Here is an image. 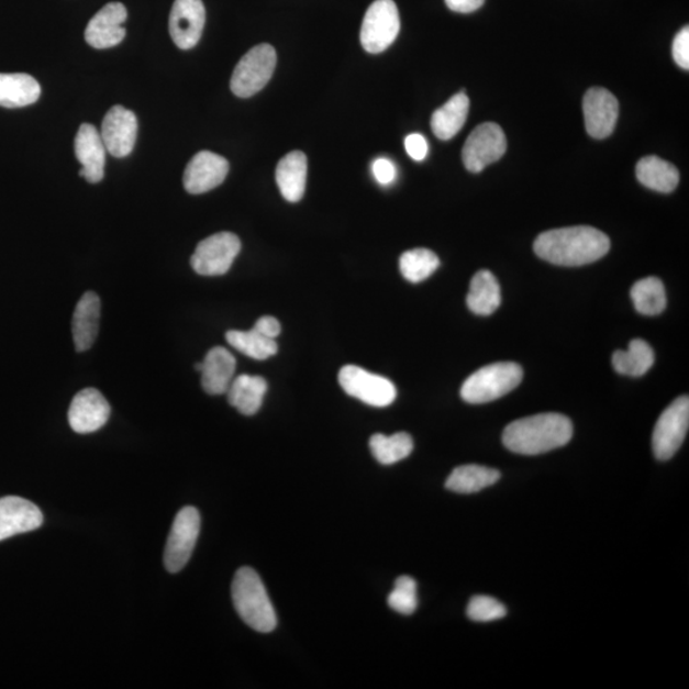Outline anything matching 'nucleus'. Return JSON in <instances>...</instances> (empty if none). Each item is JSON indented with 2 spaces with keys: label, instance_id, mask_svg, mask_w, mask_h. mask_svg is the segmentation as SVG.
Instances as JSON below:
<instances>
[{
  "label": "nucleus",
  "instance_id": "f257e3e1",
  "mask_svg": "<svg viewBox=\"0 0 689 689\" xmlns=\"http://www.w3.org/2000/svg\"><path fill=\"white\" fill-rule=\"evenodd\" d=\"M611 249V241L600 230L591 226H573L548 230L536 237L537 257L552 265L578 267L597 263Z\"/></svg>",
  "mask_w": 689,
  "mask_h": 689
},
{
  "label": "nucleus",
  "instance_id": "f03ea898",
  "mask_svg": "<svg viewBox=\"0 0 689 689\" xmlns=\"http://www.w3.org/2000/svg\"><path fill=\"white\" fill-rule=\"evenodd\" d=\"M573 435L574 426L567 416L546 413L522 418L507 425L502 440L511 453L535 456L566 446Z\"/></svg>",
  "mask_w": 689,
  "mask_h": 689
},
{
  "label": "nucleus",
  "instance_id": "7ed1b4c3",
  "mask_svg": "<svg viewBox=\"0 0 689 689\" xmlns=\"http://www.w3.org/2000/svg\"><path fill=\"white\" fill-rule=\"evenodd\" d=\"M232 598L237 614L252 630L269 633L276 629L277 616L274 605L255 569L249 567L237 569L232 585Z\"/></svg>",
  "mask_w": 689,
  "mask_h": 689
},
{
  "label": "nucleus",
  "instance_id": "20e7f679",
  "mask_svg": "<svg viewBox=\"0 0 689 689\" xmlns=\"http://www.w3.org/2000/svg\"><path fill=\"white\" fill-rule=\"evenodd\" d=\"M522 378L524 370L516 363L489 364L466 379L462 398L474 405L494 401L513 391Z\"/></svg>",
  "mask_w": 689,
  "mask_h": 689
},
{
  "label": "nucleus",
  "instance_id": "39448f33",
  "mask_svg": "<svg viewBox=\"0 0 689 689\" xmlns=\"http://www.w3.org/2000/svg\"><path fill=\"white\" fill-rule=\"evenodd\" d=\"M277 57L274 46L260 44L244 55L237 63L230 89L237 98H252L264 90L276 68Z\"/></svg>",
  "mask_w": 689,
  "mask_h": 689
},
{
  "label": "nucleus",
  "instance_id": "423d86ee",
  "mask_svg": "<svg viewBox=\"0 0 689 689\" xmlns=\"http://www.w3.org/2000/svg\"><path fill=\"white\" fill-rule=\"evenodd\" d=\"M401 21L393 0H376L364 15L360 42L364 51L379 54L388 49L400 33Z\"/></svg>",
  "mask_w": 689,
  "mask_h": 689
},
{
  "label": "nucleus",
  "instance_id": "0eeeda50",
  "mask_svg": "<svg viewBox=\"0 0 689 689\" xmlns=\"http://www.w3.org/2000/svg\"><path fill=\"white\" fill-rule=\"evenodd\" d=\"M200 530L201 516L195 507H185L178 512L164 553V564L169 573L177 574L186 567L192 557Z\"/></svg>",
  "mask_w": 689,
  "mask_h": 689
},
{
  "label": "nucleus",
  "instance_id": "6e6552de",
  "mask_svg": "<svg viewBox=\"0 0 689 689\" xmlns=\"http://www.w3.org/2000/svg\"><path fill=\"white\" fill-rule=\"evenodd\" d=\"M689 425V399L680 396L664 410L653 433V449L657 459L667 462L684 445Z\"/></svg>",
  "mask_w": 689,
  "mask_h": 689
},
{
  "label": "nucleus",
  "instance_id": "1a4fd4ad",
  "mask_svg": "<svg viewBox=\"0 0 689 689\" xmlns=\"http://www.w3.org/2000/svg\"><path fill=\"white\" fill-rule=\"evenodd\" d=\"M241 249V240L235 234L229 232L213 234L197 245L191 265L198 275H225L232 268Z\"/></svg>",
  "mask_w": 689,
  "mask_h": 689
},
{
  "label": "nucleus",
  "instance_id": "9d476101",
  "mask_svg": "<svg viewBox=\"0 0 689 689\" xmlns=\"http://www.w3.org/2000/svg\"><path fill=\"white\" fill-rule=\"evenodd\" d=\"M338 382L348 396L375 408L390 407L398 396L390 379L356 366H345L340 370Z\"/></svg>",
  "mask_w": 689,
  "mask_h": 689
},
{
  "label": "nucleus",
  "instance_id": "9b49d317",
  "mask_svg": "<svg viewBox=\"0 0 689 689\" xmlns=\"http://www.w3.org/2000/svg\"><path fill=\"white\" fill-rule=\"evenodd\" d=\"M507 149L504 132L496 123L480 124L466 140L463 149L465 168L470 173H480L488 165L501 158Z\"/></svg>",
  "mask_w": 689,
  "mask_h": 689
},
{
  "label": "nucleus",
  "instance_id": "f8f14e48",
  "mask_svg": "<svg viewBox=\"0 0 689 689\" xmlns=\"http://www.w3.org/2000/svg\"><path fill=\"white\" fill-rule=\"evenodd\" d=\"M586 131L592 138L604 140L614 132L620 104L614 95L603 87H592L586 92L584 102Z\"/></svg>",
  "mask_w": 689,
  "mask_h": 689
},
{
  "label": "nucleus",
  "instance_id": "ddd939ff",
  "mask_svg": "<svg viewBox=\"0 0 689 689\" xmlns=\"http://www.w3.org/2000/svg\"><path fill=\"white\" fill-rule=\"evenodd\" d=\"M138 133L137 116L132 110L115 105L109 110L101 126L107 152L118 158L131 155Z\"/></svg>",
  "mask_w": 689,
  "mask_h": 689
},
{
  "label": "nucleus",
  "instance_id": "4468645a",
  "mask_svg": "<svg viewBox=\"0 0 689 689\" xmlns=\"http://www.w3.org/2000/svg\"><path fill=\"white\" fill-rule=\"evenodd\" d=\"M205 22L202 0H176L174 2L169 31L173 42L181 51H189L200 42Z\"/></svg>",
  "mask_w": 689,
  "mask_h": 689
},
{
  "label": "nucleus",
  "instance_id": "2eb2a0df",
  "mask_svg": "<svg viewBox=\"0 0 689 689\" xmlns=\"http://www.w3.org/2000/svg\"><path fill=\"white\" fill-rule=\"evenodd\" d=\"M109 416V402L97 388H85L70 402L68 421L78 434L98 432L108 423Z\"/></svg>",
  "mask_w": 689,
  "mask_h": 689
},
{
  "label": "nucleus",
  "instance_id": "dca6fc26",
  "mask_svg": "<svg viewBox=\"0 0 689 689\" xmlns=\"http://www.w3.org/2000/svg\"><path fill=\"white\" fill-rule=\"evenodd\" d=\"M230 165L225 157L211 152H201L188 163L184 185L191 195H203L224 184Z\"/></svg>",
  "mask_w": 689,
  "mask_h": 689
},
{
  "label": "nucleus",
  "instance_id": "f3484780",
  "mask_svg": "<svg viewBox=\"0 0 689 689\" xmlns=\"http://www.w3.org/2000/svg\"><path fill=\"white\" fill-rule=\"evenodd\" d=\"M129 12L122 3H109L93 15L85 31L86 43L95 49H109L121 44L126 31L123 27Z\"/></svg>",
  "mask_w": 689,
  "mask_h": 689
},
{
  "label": "nucleus",
  "instance_id": "a211bd4d",
  "mask_svg": "<svg viewBox=\"0 0 689 689\" xmlns=\"http://www.w3.org/2000/svg\"><path fill=\"white\" fill-rule=\"evenodd\" d=\"M43 522V512L29 499L18 496L0 498V542L34 532Z\"/></svg>",
  "mask_w": 689,
  "mask_h": 689
},
{
  "label": "nucleus",
  "instance_id": "6ab92c4d",
  "mask_svg": "<svg viewBox=\"0 0 689 689\" xmlns=\"http://www.w3.org/2000/svg\"><path fill=\"white\" fill-rule=\"evenodd\" d=\"M75 153L82 169L79 177H84L89 184L97 185L104 179L107 147L98 129L85 123L79 126L75 140Z\"/></svg>",
  "mask_w": 689,
  "mask_h": 689
},
{
  "label": "nucleus",
  "instance_id": "aec40b11",
  "mask_svg": "<svg viewBox=\"0 0 689 689\" xmlns=\"http://www.w3.org/2000/svg\"><path fill=\"white\" fill-rule=\"evenodd\" d=\"M101 302L97 292L87 291L76 305L73 334L78 353L90 351L99 334Z\"/></svg>",
  "mask_w": 689,
  "mask_h": 689
},
{
  "label": "nucleus",
  "instance_id": "412c9836",
  "mask_svg": "<svg viewBox=\"0 0 689 689\" xmlns=\"http://www.w3.org/2000/svg\"><path fill=\"white\" fill-rule=\"evenodd\" d=\"M235 368L234 355L225 347L211 348L200 368L203 390L215 396L226 393L233 382Z\"/></svg>",
  "mask_w": 689,
  "mask_h": 689
},
{
  "label": "nucleus",
  "instance_id": "4be33fe9",
  "mask_svg": "<svg viewBox=\"0 0 689 689\" xmlns=\"http://www.w3.org/2000/svg\"><path fill=\"white\" fill-rule=\"evenodd\" d=\"M308 160L302 152L284 156L276 168V181L285 200L291 203L302 200L307 185Z\"/></svg>",
  "mask_w": 689,
  "mask_h": 689
},
{
  "label": "nucleus",
  "instance_id": "5701e85b",
  "mask_svg": "<svg viewBox=\"0 0 689 689\" xmlns=\"http://www.w3.org/2000/svg\"><path fill=\"white\" fill-rule=\"evenodd\" d=\"M267 392L266 379L258 376L242 375L233 379L227 390L230 405L241 414L252 416L258 413Z\"/></svg>",
  "mask_w": 689,
  "mask_h": 689
},
{
  "label": "nucleus",
  "instance_id": "b1692460",
  "mask_svg": "<svg viewBox=\"0 0 689 689\" xmlns=\"http://www.w3.org/2000/svg\"><path fill=\"white\" fill-rule=\"evenodd\" d=\"M470 100L465 91L456 93L432 115V131L442 141L453 140L463 130L469 115Z\"/></svg>",
  "mask_w": 689,
  "mask_h": 689
},
{
  "label": "nucleus",
  "instance_id": "393cba45",
  "mask_svg": "<svg viewBox=\"0 0 689 689\" xmlns=\"http://www.w3.org/2000/svg\"><path fill=\"white\" fill-rule=\"evenodd\" d=\"M42 87L25 74H0V107L23 108L35 104Z\"/></svg>",
  "mask_w": 689,
  "mask_h": 689
},
{
  "label": "nucleus",
  "instance_id": "a878e982",
  "mask_svg": "<svg viewBox=\"0 0 689 689\" xmlns=\"http://www.w3.org/2000/svg\"><path fill=\"white\" fill-rule=\"evenodd\" d=\"M501 302V287L496 276L487 269L475 274L466 298V304L470 311L478 315H490L497 311Z\"/></svg>",
  "mask_w": 689,
  "mask_h": 689
},
{
  "label": "nucleus",
  "instance_id": "bb28decb",
  "mask_svg": "<svg viewBox=\"0 0 689 689\" xmlns=\"http://www.w3.org/2000/svg\"><path fill=\"white\" fill-rule=\"evenodd\" d=\"M636 176L641 185L660 193L675 191L679 184L676 166L657 156L641 158L636 166Z\"/></svg>",
  "mask_w": 689,
  "mask_h": 689
},
{
  "label": "nucleus",
  "instance_id": "cd10ccee",
  "mask_svg": "<svg viewBox=\"0 0 689 689\" xmlns=\"http://www.w3.org/2000/svg\"><path fill=\"white\" fill-rule=\"evenodd\" d=\"M501 478V473L490 467L480 465H464L458 466L449 475L446 481V488L451 492L459 494H471L480 492Z\"/></svg>",
  "mask_w": 689,
  "mask_h": 689
},
{
  "label": "nucleus",
  "instance_id": "c85d7f7f",
  "mask_svg": "<svg viewBox=\"0 0 689 689\" xmlns=\"http://www.w3.org/2000/svg\"><path fill=\"white\" fill-rule=\"evenodd\" d=\"M655 362L653 347L644 340H632L629 351H618L613 354L612 363L616 374L630 377L645 376Z\"/></svg>",
  "mask_w": 689,
  "mask_h": 689
},
{
  "label": "nucleus",
  "instance_id": "c756f323",
  "mask_svg": "<svg viewBox=\"0 0 689 689\" xmlns=\"http://www.w3.org/2000/svg\"><path fill=\"white\" fill-rule=\"evenodd\" d=\"M371 454L379 464L392 465L401 462L413 453L414 442L408 433H396L393 435L375 434L369 441Z\"/></svg>",
  "mask_w": 689,
  "mask_h": 689
},
{
  "label": "nucleus",
  "instance_id": "7c9ffc66",
  "mask_svg": "<svg viewBox=\"0 0 689 689\" xmlns=\"http://www.w3.org/2000/svg\"><path fill=\"white\" fill-rule=\"evenodd\" d=\"M226 342L236 348L237 352L249 356L252 359L266 360L271 358L279 346L274 338L266 337L260 334L256 329L249 331H229L226 334Z\"/></svg>",
  "mask_w": 689,
  "mask_h": 689
},
{
  "label": "nucleus",
  "instance_id": "2f4dec72",
  "mask_svg": "<svg viewBox=\"0 0 689 689\" xmlns=\"http://www.w3.org/2000/svg\"><path fill=\"white\" fill-rule=\"evenodd\" d=\"M631 298L636 311L644 315H657L667 308L664 284L657 277H646L633 285Z\"/></svg>",
  "mask_w": 689,
  "mask_h": 689
},
{
  "label": "nucleus",
  "instance_id": "473e14b6",
  "mask_svg": "<svg viewBox=\"0 0 689 689\" xmlns=\"http://www.w3.org/2000/svg\"><path fill=\"white\" fill-rule=\"evenodd\" d=\"M440 258L425 248L411 249L400 258V271L410 282H422L431 277L440 267Z\"/></svg>",
  "mask_w": 689,
  "mask_h": 689
},
{
  "label": "nucleus",
  "instance_id": "72a5a7b5",
  "mask_svg": "<svg viewBox=\"0 0 689 689\" xmlns=\"http://www.w3.org/2000/svg\"><path fill=\"white\" fill-rule=\"evenodd\" d=\"M418 585L414 578L401 576L394 582V589L388 597V605L403 615L413 614L418 608Z\"/></svg>",
  "mask_w": 689,
  "mask_h": 689
},
{
  "label": "nucleus",
  "instance_id": "f704fd0d",
  "mask_svg": "<svg viewBox=\"0 0 689 689\" xmlns=\"http://www.w3.org/2000/svg\"><path fill=\"white\" fill-rule=\"evenodd\" d=\"M466 613L474 622H493L502 620L507 609L494 598L478 596L470 600Z\"/></svg>",
  "mask_w": 689,
  "mask_h": 689
},
{
  "label": "nucleus",
  "instance_id": "c9c22d12",
  "mask_svg": "<svg viewBox=\"0 0 689 689\" xmlns=\"http://www.w3.org/2000/svg\"><path fill=\"white\" fill-rule=\"evenodd\" d=\"M673 58L680 68L689 69V27L680 30L673 42Z\"/></svg>",
  "mask_w": 689,
  "mask_h": 689
},
{
  "label": "nucleus",
  "instance_id": "e433bc0d",
  "mask_svg": "<svg viewBox=\"0 0 689 689\" xmlns=\"http://www.w3.org/2000/svg\"><path fill=\"white\" fill-rule=\"evenodd\" d=\"M405 148L409 156L415 162H423L427 152H430L426 140L419 133L410 134L407 137Z\"/></svg>",
  "mask_w": 689,
  "mask_h": 689
},
{
  "label": "nucleus",
  "instance_id": "4c0bfd02",
  "mask_svg": "<svg viewBox=\"0 0 689 689\" xmlns=\"http://www.w3.org/2000/svg\"><path fill=\"white\" fill-rule=\"evenodd\" d=\"M371 170L379 185L388 186L396 179L394 165L388 158H378L371 166Z\"/></svg>",
  "mask_w": 689,
  "mask_h": 689
},
{
  "label": "nucleus",
  "instance_id": "58836bf2",
  "mask_svg": "<svg viewBox=\"0 0 689 689\" xmlns=\"http://www.w3.org/2000/svg\"><path fill=\"white\" fill-rule=\"evenodd\" d=\"M258 332H260V334L265 335L266 337L269 338H276L277 336L280 335L281 332V324L279 321H277L276 319H274V316H263V319H259L256 324L255 327Z\"/></svg>",
  "mask_w": 689,
  "mask_h": 689
},
{
  "label": "nucleus",
  "instance_id": "ea45409f",
  "mask_svg": "<svg viewBox=\"0 0 689 689\" xmlns=\"http://www.w3.org/2000/svg\"><path fill=\"white\" fill-rule=\"evenodd\" d=\"M451 11L457 13H473L478 11L486 0H445Z\"/></svg>",
  "mask_w": 689,
  "mask_h": 689
}]
</instances>
